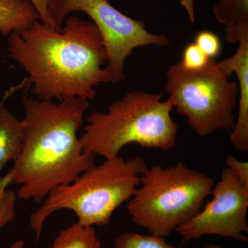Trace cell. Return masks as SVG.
<instances>
[{"instance_id": "12", "label": "cell", "mask_w": 248, "mask_h": 248, "mask_svg": "<svg viewBox=\"0 0 248 248\" xmlns=\"http://www.w3.org/2000/svg\"><path fill=\"white\" fill-rule=\"evenodd\" d=\"M50 248H103L93 226L76 223L59 233Z\"/></svg>"}, {"instance_id": "4", "label": "cell", "mask_w": 248, "mask_h": 248, "mask_svg": "<svg viewBox=\"0 0 248 248\" xmlns=\"http://www.w3.org/2000/svg\"><path fill=\"white\" fill-rule=\"evenodd\" d=\"M147 168L141 157L125 160L118 156L94 165L71 184L55 187L31 215L36 240L40 239L47 218L59 210H71L83 226H107L115 210L135 195Z\"/></svg>"}, {"instance_id": "18", "label": "cell", "mask_w": 248, "mask_h": 248, "mask_svg": "<svg viewBox=\"0 0 248 248\" xmlns=\"http://www.w3.org/2000/svg\"><path fill=\"white\" fill-rule=\"evenodd\" d=\"M227 168L231 170L245 185L248 186V163L235 158L232 155H228L226 159Z\"/></svg>"}, {"instance_id": "14", "label": "cell", "mask_w": 248, "mask_h": 248, "mask_svg": "<svg viewBox=\"0 0 248 248\" xmlns=\"http://www.w3.org/2000/svg\"><path fill=\"white\" fill-rule=\"evenodd\" d=\"M115 248H177L169 244L165 238L156 235H142L124 232L115 240Z\"/></svg>"}, {"instance_id": "13", "label": "cell", "mask_w": 248, "mask_h": 248, "mask_svg": "<svg viewBox=\"0 0 248 248\" xmlns=\"http://www.w3.org/2000/svg\"><path fill=\"white\" fill-rule=\"evenodd\" d=\"M213 14L226 29L248 26V0H218Z\"/></svg>"}, {"instance_id": "16", "label": "cell", "mask_w": 248, "mask_h": 248, "mask_svg": "<svg viewBox=\"0 0 248 248\" xmlns=\"http://www.w3.org/2000/svg\"><path fill=\"white\" fill-rule=\"evenodd\" d=\"M209 59L195 43L188 44L183 51L181 63L187 70H199L203 68Z\"/></svg>"}, {"instance_id": "3", "label": "cell", "mask_w": 248, "mask_h": 248, "mask_svg": "<svg viewBox=\"0 0 248 248\" xmlns=\"http://www.w3.org/2000/svg\"><path fill=\"white\" fill-rule=\"evenodd\" d=\"M162 94L132 91L117 99L107 112L95 111L87 117L79 137L85 153L105 159L119 156L130 143L168 151L174 148L179 125L172 117V102Z\"/></svg>"}, {"instance_id": "23", "label": "cell", "mask_w": 248, "mask_h": 248, "mask_svg": "<svg viewBox=\"0 0 248 248\" xmlns=\"http://www.w3.org/2000/svg\"><path fill=\"white\" fill-rule=\"evenodd\" d=\"M204 248H221V246H217V245L213 244H207L206 246L204 247Z\"/></svg>"}, {"instance_id": "8", "label": "cell", "mask_w": 248, "mask_h": 248, "mask_svg": "<svg viewBox=\"0 0 248 248\" xmlns=\"http://www.w3.org/2000/svg\"><path fill=\"white\" fill-rule=\"evenodd\" d=\"M210 195L212 200L200 213L176 231L182 241L213 234L247 242L244 233L248 232V186L226 167Z\"/></svg>"}, {"instance_id": "6", "label": "cell", "mask_w": 248, "mask_h": 248, "mask_svg": "<svg viewBox=\"0 0 248 248\" xmlns=\"http://www.w3.org/2000/svg\"><path fill=\"white\" fill-rule=\"evenodd\" d=\"M166 90L177 112L187 118L190 128L202 138L217 130H232L239 84L210 59L199 70H187L181 62L166 72Z\"/></svg>"}, {"instance_id": "11", "label": "cell", "mask_w": 248, "mask_h": 248, "mask_svg": "<svg viewBox=\"0 0 248 248\" xmlns=\"http://www.w3.org/2000/svg\"><path fill=\"white\" fill-rule=\"evenodd\" d=\"M39 20L35 6L29 0H0V33L10 35Z\"/></svg>"}, {"instance_id": "17", "label": "cell", "mask_w": 248, "mask_h": 248, "mask_svg": "<svg viewBox=\"0 0 248 248\" xmlns=\"http://www.w3.org/2000/svg\"><path fill=\"white\" fill-rule=\"evenodd\" d=\"M17 197V194L15 193L14 191H6L0 213V229L14 219L16 215Z\"/></svg>"}, {"instance_id": "1", "label": "cell", "mask_w": 248, "mask_h": 248, "mask_svg": "<svg viewBox=\"0 0 248 248\" xmlns=\"http://www.w3.org/2000/svg\"><path fill=\"white\" fill-rule=\"evenodd\" d=\"M7 51L27 73L31 93L40 100L93 99L96 86L111 82L100 32L78 16L67 17L60 29L36 21L9 36Z\"/></svg>"}, {"instance_id": "10", "label": "cell", "mask_w": 248, "mask_h": 248, "mask_svg": "<svg viewBox=\"0 0 248 248\" xmlns=\"http://www.w3.org/2000/svg\"><path fill=\"white\" fill-rule=\"evenodd\" d=\"M0 102V173L11 161H16L22 146V122Z\"/></svg>"}, {"instance_id": "9", "label": "cell", "mask_w": 248, "mask_h": 248, "mask_svg": "<svg viewBox=\"0 0 248 248\" xmlns=\"http://www.w3.org/2000/svg\"><path fill=\"white\" fill-rule=\"evenodd\" d=\"M237 50L231 57L218 62V66L231 76L235 73L239 80V110L234 128L230 135L232 146L241 153L248 152V35L239 41Z\"/></svg>"}, {"instance_id": "5", "label": "cell", "mask_w": 248, "mask_h": 248, "mask_svg": "<svg viewBox=\"0 0 248 248\" xmlns=\"http://www.w3.org/2000/svg\"><path fill=\"white\" fill-rule=\"evenodd\" d=\"M213 178L183 163L147 168L127 206L132 221L166 238L198 215L210 195Z\"/></svg>"}, {"instance_id": "7", "label": "cell", "mask_w": 248, "mask_h": 248, "mask_svg": "<svg viewBox=\"0 0 248 248\" xmlns=\"http://www.w3.org/2000/svg\"><path fill=\"white\" fill-rule=\"evenodd\" d=\"M48 13L57 27H63L67 16L73 12L84 13L93 20L107 49V68L111 82L125 81V60L138 47L170 44L167 36L155 34L146 29L143 21L132 19L116 9L108 0H48Z\"/></svg>"}, {"instance_id": "15", "label": "cell", "mask_w": 248, "mask_h": 248, "mask_svg": "<svg viewBox=\"0 0 248 248\" xmlns=\"http://www.w3.org/2000/svg\"><path fill=\"white\" fill-rule=\"evenodd\" d=\"M209 59H216L222 50L221 39L210 31H200L195 35V42Z\"/></svg>"}, {"instance_id": "21", "label": "cell", "mask_w": 248, "mask_h": 248, "mask_svg": "<svg viewBox=\"0 0 248 248\" xmlns=\"http://www.w3.org/2000/svg\"><path fill=\"white\" fill-rule=\"evenodd\" d=\"M181 4L184 6V9L187 11L190 18V22L195 23V7H194V3L195 0H180Z\"/></svg>"}, {"instance_id": "22", "label": "cell", "mask_w": 248, "mask_h": 248, "mask_svg": "<svg viewBox=\"0 0 248 248\" xmlns=\"http://www.w3.org/2000/svg\"><path fill=\"white\" fill-rule=\"evenodd\" d=\"M9 248H25V242L23 240H17L11 244Z\"/></svg>"}, {"instance_id": "20", "label": "cell", "mask_w": 248, "mask_h": 248, "mask_svg": "<svg viewBox=\"0 0 248 248\" xmlns=\"http://www.w3.org/2000/svg\"><path fill=\"white\" fill-rule=\"evenodd\" d=\"M12 184H14V175H13L11 170H10L9 172L4 177H1L0 175V213H1V207H2L3 202H4L5 193L7 190L6 188L8 186Z\"/></svg>"}, {"instance_id": "2", "label": "cell", "mask_w": 248, "mask_h": 248, "mask_svg": "<svg viewBox=\"0 0 248 248\" xmlns=\"http://www.w3.org/2000/svg\"><path fill=\"white\" fill-rule=\"evenodd\" d=\"M22 104V150L11 171L20 186L18 198L42 203L50 190L95 165L96 156L85 153L78 136L90 104L78 97L57 103L29 96Z\"/></svg>"}, {"instance_id": "19", "label": "cell", "mask_w": 248, "mask_h": 248, "mask_svg": "<svg viewBox=\"0 0 248 248\" xmlns=\"http://www.w3.org/2000/svg\"><path fill=\"white\" fill-rule=\"evenodd\" d=\"M35 6L38 14L39 20L53 29H60L52 20L48 13V0H29Z\"/></svg>"}]
</instances>
